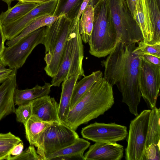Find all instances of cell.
Returning <instances> with one entry per match:
<instances>
[{
	"instance_id": "f35d334b",
	"label": "cell",
	"mask_w": 160,
	"mask_h": 160,
	"mask_svg": "<svg viewBox=\"0 0 160 160\" xmlns=\"http://www.w3.org/2000/svg\"><path fill=\"white\" fill-rule=\"evenodd\" d=\"M91 0H84L83 2L81 5L80 9L79 11V13L78 14V15L76 19L75 20V23H77V22L78 21L79 19L81 17V15L82 13L84 10L85 9V8H86V6L88 5L89 3L90 2Z\"/></svg>"
},
{
	"instance_id": "ba28073f",
	"label": "cell",
	"mask_w": 160,
	"mask_h": 160,
	"mask_svg": "<svg viewBox=\"0 0 160 160\" xmlns=\"http://www.w3.org/2000/svg\"><path fill=\"white\" fill-rule=\"evenodd\" d=\"M45 27L30 33L11 46H5L0 61L11 69L22 67L35 47L43 44Z\"/></svg>"
},
{
	"instance_id": "3957f363",
	"label": "cell",
	"mask_w": 160,
	"mask_h": 160,
	"mask_svg": "<svg viewBox=\"0 0 160 160\" xmlns=\"http://www.w3.org/2000/svg\"><path fill=\"white\" fill-rule=\"evenodd\" d=\"M93 8V27L88 42L89 52L96 57H104L112 51L119 41L107 0H102Z\"/></svg>"
},
{
	"instance_id": "ffe728a7",
	"label": "cell",
	"mask_w": 160,
	"mask_h": 160,
	"mask_svg": "<svg viewBox=\"0 0 160 160\" xmlns=\"http://www.w3.org/2000/svg\"><path fill=\"white\" fill-rule=\"evenodd\" d=\"M38 4L22 2L8 8L0 14V22L2 26L12 23L21 18L36 7Z\"/></svg>"
},
{
	"instance_id": "44dd1931",
	"label": "cell",
	"mask_w": 160,
	"mask_h": 160,
	"mask_svg": "<svg viewBox=\"0 0 160 160\" xmlns=\"http://www.w3.org/2000/svg\"><path fill=\"white\" fill-rule=\"evenodd\" d=\"M160 109L156 106L151 111L145 149L153 144H160Z\"/></svg>"
},
{
	"instance_id": "b9f144b4",
	"label": "cell",
	"mask_w": 160,
	"mask_h": 160,
	"mask_svg": "<svg viewBox=\"0 0 160 160\" xmlns=\"http://www.w3.org/2000/svg\"><path fill=\"white\" fill-rule=\"evenodd\" d=\"M6 2L8 5V8H11V3L12 1L15 0H1Z\"/></svg>"
},
{
	"instance_id": "4316f807",
	"label": "cell",
	"mask_w": 160,
	"mask_h": 160,
	"mask_svg": "<svg viewBox=\"0 0 160 160\" xmlns=\"http://www.w3.org/2000/svg\"><path fill=\"white\" fill-rule=\"evenodd\" d=\"M133 52L137 55H151L160 58V43L149 44L140 41Z\"/></svg>"
},
{
	"instance_id": "7a4b0ae2",
	"label": "cell",
	"mask_w": 160,
	"mask_h": 160,
	"mask_svg": "<svg viewBox=\"0 0 160 160\" xmlns=\"http://www.w3.org/2000/svg\"><path fill=\"white\" fill-rule=\"evenodd\" d=\"M114 103L112 86L102 77L70 110L66 125L76 131L81 125L103 114Z\"/></svg>"
},
{
	"instance_id": "52a82bcc",
	"label": "cell",
	"mask_w": 160,
	"mask_h": 160,
	"mask_svg": "<svg viewBox=\"0 0 160 160\" xmlns=\"http://www.w3.org/2000/svg\"><path fill=\"white\" fill-rule=\"evenodd\" d=\"M79 136L76 131L62 123H53L47 128L38 141L37 152L43 160L50 154L72 144Z\"/></svg>"
},
{
	"instance_id": "f1b7e54d",
	"label": "cell",
	"mask_w": 160,
	"mask_h": 160,
	"mask_svg": "<svg viewBox=\"0 0 160 160\" xmlns=\"http://www.w3.org/2000/svg\"><path fill=\"white\" fill-rule=\"evenodd\" d=\"M43 160L38 154L34 146L30 145L25 150L23 151L18 156L12 160Z\"/></svg>"
},
{
	"instance_id": "1f68e13d",
	"label": "cell",
	"mask_w": 160,
	"mask_h": 160,
	"mask_svg": "<svg viewBox=\"0 0 160 160\" xmlns=\"http://www.w3.org/2000/svg\"><path fill=\"white\" fill-rule=\"evenodd\" d=\"M24 148L22 142H21L14 145L10 151L6 160H12L13 158L20 155Z\"/></svg>"
},
{
	"instance_id": "9c48e42d",
	"label": "cell",
	"mask_w": 160,
	"mask_h": 160,
	"mask_svg": "<svg viewBox=\"0 0 160 160\" xmlns=\"http://www.w3.org/2000/svg\"><path fill=\"white\" fill-rule=\"evenodd\" d=\"M151 111L143 110L131 121L125 149L126 160H142Z\"/></svg>"
},
{
	"instance_id": "8fae6325",
	"label": "cell",
	"mask_w": 160,
	"mask_h": 160,
	"mask_svg": "<svg viewBox=\"0 0 160 160\" xmlns=\"http://www.w3.org/2000/svg\"><path fill=\"white\" fill-rule=\"evenodd\" d=\"M125 126L115 123L95 122L82 128V137L95 142H116L127 137Z\"/></svg>"
},
{
	"instance_id": "603a6c76",
	"label": "cell",
	"mask_w": 160,
	"mask_h": 160,
	"mask_svg": "<svg viewBox=\"0 0 160 160\" xmlns=\"http://www.w3.org/2000/svg\"><path fill=\"white\" fill-rule=\"evenodd\" d=\"M59 17L46 15L36 18L24 28L18 36L12 40L8 41L6 43V45L8 47L11 46L33 31L41 27L50 25Z\"/></svg>"
},
{
	"instance_id": "83f0119b",
	"label": "cell",
	"mask_w": 160,
	"mask_h": 160,
	"mask_svg": "<svg viewBox=\"0 0 160 160\" xmlns=\"http://www.w3.org/2000/svg\"><path fill=\"white\" fill-rule=\"evenodd\" d=\"M16 120L25 125L32 115V107L31 102L18 106L15 112Z\"/></svg>"
},
{
	"instance_id": "9a60e30c",
	"label": "cell",
	"mask_w": 160,
	"mask_h": 160,
	"mask_svg": "<svg viewBox=\"0 0 160 160\" xmlns=\"http://www.w3.org/2000/svg\"><path fill=\"white\" fill-rule=\"evenodd\" d=\"M89 147L85 160H120L123 157V147L116 142H96Z\"/></svg>"
},
{
	"instance_id": "4dcf8cb0",
	"label": "cell",
	"mask_w": 160,
	"mask_h": 160,
	"mask_svg": "<svg viewBox=\"0 0 160 160\" xmlns=\"http://www.w3.org/2000/svg\"><path fill=\"white\" fill-rule=\"evenodd\" d=\"M22 140L10 132L5 133H0V146L16 145L22 142Z\"/></svg>"
},
{
	"instance_id": "e575fe53",
	"label": "cell",
	"mask_w": 160,
	"mask_h": 160,
	"mask_svg": "<svg viewBox=\"0 0 160 160\" xmlns=\"http://www.w3.org/2000/svg\"><path fill=\"white\" fill-rule=\"evenodd\" d=\"M140 55L141 57L148 62L154 65L160 66V58L151 55Z\"/></svg>"
},
{
	"instance_id": "7402d4cb",
	"label": "cell",
	"mask_w": 160,
	"mask_h": 160,
	"mask_svg": "<svg viewBox=\"0 0 160 160\" xmlns=\"http://www.w3.org/2000/svg\"><path fill=\"white\" fill-rule=\"evenodd\" d=\"M52 123L42 121L35 116L32 115L24 125L26 138L30 145L36 148L40 136Z\"/></svg>"
},
{
	"instance_id": "d6a6232c",
	"label": "cell",
	"mask_w": 160,
	"mask_h": 160,
	"mask_svg": "<svg viewBox=\"0 0 160 160\" xmlns=\"http://www.w3.org/2000/svg\"><path fill=\"white\" fill-rule=\"evenodd\" d=\"M6 66L0 61V83H2L12 73L14 69L7 68Z\"/></svg>"
},
{
	"instance_id": "4fadbf2b",
	"label": "cell",
	"mask_w": 160,
	"mask_h": 160,
	"mask_svg": "<svg viewBox=\"0 0 160 160\" xmlns=\"http://www.w3.org/2000/svg\"><path fill=\"white\" fill-rule=\"evenodd\" d=\"M143 12L151 41L160 43V0H142Z\"/></svg>"
},
{
	"instance_id": "2e32d148",
	"label": "cell",
	"mask_w": 160,
	"mask_h": 160,
	"mask_svg": "<svg viewBox=\"0 0 160 160\" xmlns=\"http://www.w3.org/2000/svg\"><path fill=\"white\" fill-rule=\"evenodd\" d=\"M17 70L14 69L10 76L0 85V121L6 116L15 112L14 96L17 87Z\"/></svg>"
},
{
	"instance_id": "d6986e66",
	"label": "cell",
	"mask_w": 160,
	"mask_h": 160,
	"mask_svg": "<svg viewBox=\"0 0 160 160\" xmlns=\"http://www.w3.org/2000/svg\"><path fill=\"white\" fill-rule=\"evenodd\" d=\"M103 75L101 71L98 70L93 72L88 75H85L78 82H77L73 90L70 104V110L79 102L94 84L103 77Z\"/></svg>"
},
{
	"instance_id": "e0dca14e",
	"label": "cell",
	"mask_w": 160,
	"mask_h": 160,
	"mask_svg": "<svg viewBox=\"0 0 160 160\" xmlns=\"http://www.w3.org/2000/svg\"><path fill=\"white\" fill-rule=\"evenodd\" d=\"M80 77L79 74H75L66 79L62 82L58 113L61 122L65 125L70 110V104L74 88Z\"/></svg>"
},
{
	"instance_id": "ac0fdd59",
	"label": "cell",
	"mask_w": 160,
	"mask_h": 160,
	"mask_svg": "<svg viewBox=\"0 0 160 160\" xmlns=\"http://www.w3.org/2000/svg\"><path fill=\"white\" fill-rule=\"evenodd\" d=\"M52 86L51 83L45 82L42 86L37 84L31 89L20 90L16 88L14 96L15 105L18 106L28 103L36 98L48 95Z\"/></svg>"
},
{
	"instance_id": "8d00e7d4",
	"label": "cell",
	"mask_w": 160,
	"mask_h": 160,
	"mask_svg": "<svg viewBox=\"0 0 160 160\" xmlns=\"http://www.w3.org/2000/svg\"><path fill=\"white\" fill-rule=\"evenodd\" d=\"M128 7L134 19L136 8L138 0H125Z\"/></svg>"
},
{
	"instance_id": "836d02e7",
	"label": "cell",
	"mask_w": 160,
	"mask_h": 160,
	"mask_svg": "<svg viewBox=\"0 0 160 160\" xmlns=\"http://www.w3.org/2000/svg\"><path fill=\"white\" fill-rule=\"evenodd\" d=\"M14 145H10L0 146V160H6L10 151Z\"/></svg>"
},
{
	"instance_id": "7c38bea8",
	"label": "cell",
	"mask_w": 160,
	"mask_h": 160,
	"mask_svg": "<svg viewBox=\"0 0 160 160\" xmlns=\"http://www.w3.org/2000/svg\"><path fill=\"white\" fill-rule=\"evenodd\" d=\"M58 0H53L38 4L26 15L16 21L2 26L6 40H10L18 36L32 20L39 17L49 15H53Z\"/></svg>"
},
{
	"instance_id": "277c9868",
	"label": "cell",
	"mask_w": 160,
	"mask_h": 160,
	"mask_svg": "<svg viewBox=\"0 0 160 160\" xmlns=\"http://www.w3.org/2000/svg\"><path fill=\"white\" fill-rule=\"evenodd\" d=\"M75 22L62 15L50 25L45 27L42 44L45 48L44 70L52 78L58 71L68 38Z\"/></svg>"
},
{
	"instance_id": "d4e9b609",
	"label": "cell",
	"mask_w": 160,
	"mask_h": 160,
	"mask_svg": "<svg viewBox=\"0 0 160 160\" xmlns=\"http://www.w3.org/2000/svg\"><path fill=\"white\" fill-rule=\"evenodd\" d=\"M94 8L88 5L82 12L79 20V29L82 39L84 43L88 42L93 27Z\"/></svg>"
},
{
	"instance_id": "cb8c5ba5",
	"label": "cell",
	"mask_w": 160,
	"mask_h": 160,
	"mask_svg": "<svg viewBox=\"0 0 160 160\" xmlns=\"http://www.w3.org/2000/svg\"><path fill=\"white\" fill-rule=\"evenodd\" d=\"M84 0H58L53 15L65 16L68 19L75 21Z\"/></svg>"
},
{
	"instance_id": "74e56055",
	"label": "cell",
	"mask_w": 160,
	"mask_h": 160,
	"mask_svg": "<svg viewBox=\"0 0 160 160\" xmlns=\"http://www.w3.org/2000/svg\"><path fill=\"white\" fill-rule=\"evenodd\" d=\"M6 40L3 31L2 27L0 22V55L2 52L5 47L4 44Z\"/></svg>"
},
{
	"instance_id": "30bf717a",
	"label": "cell",
	"mask_w": 160,
	"mask_h": 160,
	"mask_svg": "<svg viewBox=\"0 0 160 160\" xmlns=\"http://www.w3.org/2000/svg\"><path fill=\"white\" fill-rule=\"evenodd\" d=\"M138 81L142 97L148 108L152 109L156 106L159 94L160 66L141 57Z\"/></svg>"
},
{
	"instance_id": "484cf974",
	"label": "cell",
	"mask_w": 160,
	"mask_h": 160,
	"mask_svg": "<svg viewBox=\"0 0 160 160\" xmlns=\"http://www.w3.org/2000/svg\"><path fill=\"white\" fill-rule=\"evenodd\" d=\"M90 142L87 140L79 138L72 144L48 156L45 160H53L54 158L57 157L84 153L85 151L90 146Z\"/></svg>"
},
{
	"instance_id": "f546056e",
	"label": "cell",
	"mask_w": 160,
	"mask_h": 160,
	"mask_svg": "<svg viewBox=\"0 0 160 160\" xmlns=\"http://www.w3.org/2000/svg\"><path fill=\"white\" fill-rule=\"evenodd\" d=\"M160 144H153L150 145L147 149H145L142 160H160Z\"/></svg>"
},
{
	"instance_id": "5bb4252c",
	"label": "cell",
	"mask_w": 160,
	"mask_h": 160,
	"mask_svg": "<svg viewBox=\"0 0 160 160\" xmlns=\"http://www.w3.org/2000/svg\"><path fill=\"white\" fill-rule=\"evenodd\" d=\"M31 102L32 115L45 122L62 123L58 116V104L54 98L48 95L36 98Z\"/></svg>"
},
{
	"instance_id": "d590c367",
	"label": "cell",
	"mask_w": 160,
	"mask_h": 160,
	"mask_svg": "<svg viewBox=\"0 0 160 160\" xmlns=\"http://www.w3.org/2000/svg\"><path fill=\"white\" fill-rule=\"evenodd\" d=\"M85 160L84 153H81L72 156L57 157L54 158L53 160Z\"/></svg>"
},
{
	"instance_id": "6da1fadb",
	"label": "cell",
	"mask_w": 160,
	"mask_h": 160,
	"mask_svg": "<svg viewBox=\"0 0 160 160\" xmlns=\"http://www.w3.org/2000/svg\"><path fill=\"white\" fill-rule=\"evenodd\" d=\"M136 47V43L118 41L106 59L101 61V65L104 68V78L112 86H117L121 93L122 102L137 116L142 96L138 81L141 57L133 52Z\"/></svg>"
},
{
	"instance_id": "ab89813d",
	"label": "cell",
	"mask_w": 160,
	"mask_h": 160,
	"mask_svg": "<svg viewBox=\"0 0 160 160\" xmlns=\"http://www.w3.org/2000/svg\"><path fill=\"white\" fill-rule=\"evenodd\" d=\"M23 2L34 3L37 4H40L45 3L53 0H17Z\"/></svg>"
},
{
	"instance_id": "60d3db41",
	"label": "cell",
	"mask_w": 160,
	"mask_h": 160,
	"mask_svg": "<svg viewBox=\"0 0 160 160\" xmlns=\"http://www.w3.org/2000/svg\"><path fill=\"white\" fill-rule=\"evenodd\" d=\"M102 0H91L88 5H91L94 8Z\"/></svg>"
},
{
	"instance_id": "8992f818",
	"label": "cell",
	"mask_w": 160,
	"mask_h": 160,
	"mask_svg": "<svg viewBox=\"0 0 160 160\" xmlns=\"http://www.w3.org/2000/svg\"><path fill=\"white\" fill-rule=\"evenodd\" d=\"M118 41L126 44L143 41L141 29L125 0H107Z\"/></svg>"
},
{
	"instance_id": "5b68a950",
	"label": "cell",
	"mask_w": 160,
	"mask_h": 160,
	"mask_svg": "<svg viewBox=\"0 0 160 160\" xmlns=\"http://www.w3.org/2000/svg\"><path fill=\"white\" fill-rule=\"evenodd\" d=\"M83 58V46L79 31L78 20L74 24L68 38L59 67L52 78V86L59 87L65 80L75 74L84 76Z\"/></svg>"
}]
</instances>
